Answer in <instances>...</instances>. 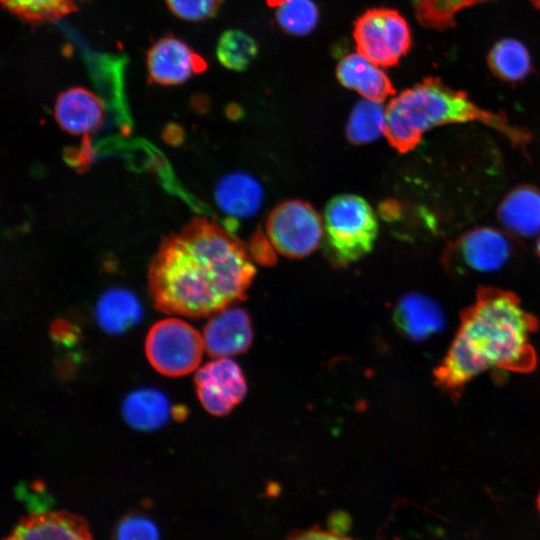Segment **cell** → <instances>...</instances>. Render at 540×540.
<instances>
[{
  "label": "cell",
  "instance_id": "obj_1",
  "mask_svg": "<svg viewBox=\"0 0 540 540\" xmlns=\"http://www.w3.org/2000/svg\"><path fill=\"white\" fill-rule=\"evenodd\" d=\"M255 271L237 238L197 216L161 241L149 264L148 289L157 309L202 317L243 300Z\"/></svg>",
  "mask_w": 540,
  "mask_h": 540
},
{
  "label": "cell",
  "instance_id": "obj_2",
  "mask_svg": "<svg viewBox=\"0 0 540 540\" xmlns=\"http://www.w3.org/2000/svg\"><path fill=\"white\" fill-rule=\"evenodd\" d=\"M537 318L512 292L482 287L466 308L453 341L434 370L437 385L453 400L477 375L491 369L528 373L537 356L531 335Z\"/></svg>",
  "mask_w": 540,
  "mask_h": 540
},
{
  "label": "cell",
  "instance_id": "obj_3",
  "mask_svg": "<svg viewBox=\"0 0 540 540\" xmlns=\"http://www.w3.org/2000/svg\"><path fill=\"white\" fill-rule=\"evenodd\" d=\"M480 122L503 133L516 144H525L528 134L512 126L501 114L487 111L462 91L429 77L402 91L386 107L385 136L399 152L412 150L427 131L445 124Z\"/></svg>",
  "mask_w": 540,
  "mask_h": 540
},
{
  "label": "cell",
  "instance_id": "obj_4",
  "mask_svg": "<svg viewBox=\"0 0 540 540\" xmlns=\"http://www.w3.org/2000/svg\"><path fill=\"white\" fill-rule=\"evenodd\" d=\"M378 234L376 215L360 196L342 194L332 198L323 216V238L332 263L345 266L373 248Z\"/></svg>",
  "mask_w": 540,
  "mask_h": 540
},
{
  "label": "cell",
  "instance_id": "obj_5",
  "mask_svg": "<svg viewBox=\"0 0 540 540\" xmlns=\"http://www.w3.org/2000/svg\"><path fill=\"white\" fill-rule=\"evenodd\" d=\"M204 350L203 336L176 318L156 322L145 342L146 356L152 367L169 377L184 376L194 371Z\"/></svg>",
  "mask_w": 540,
  "mask_h": 540
},
{
  "label": "cell",
  "instance_id": "obj_6",
  "mask_svg": "<svg viewBox=\"0 0 540 540\" xmlns=\"http://www.w3.org/2000/svg\"><path fill=\"white\" fill-rule=\"evenodd\" d=\"M353 36L357 52L381 67L396 65L411 47L409 25L393 9L364 12L354 23Z\"/></svg>",
  "mask_w": 540,
  "mask_h": 540
},
{
  "label": "cell",
  "instance_id": "obj_7",
  "mask_svg": "<svg viewBox=\"0 0 540 540\" xmlns=\"http://www.w3.org/2000/svg\"><path fill=\"white\" fill-rule=\"evenodd\" d=\"M266 233L272 248L289 258L312 253L323 238V220L317 211L301 200L277 205L266 221Z\"/></svg>",
  "mask_w": 540,
  "mask_h": 540
},
{
  "label": "cell",
  "instance_id": "obj_8",
  "mask_svg": "<svg viewBox=\"0 0 540 540\" xmlns=\"http://www.w3.org/2000/svg\"><path fill=\"white\" fill-rule=\"evenodd\" d=\"M512 251L505 233L493 227H478L463 234L446 250L444 264L458 273L495 272L508 263Z\"/></svg>",
  "mask_w": 540,
  "mask_h": 540
},
{
  "label": "cell",
  "instance_id": "obj_9",
  "mask_svg": "<svg viewBox=\"0 0 540 540\" xmlns=\"http://www.w3.org/2000/svg\"><path fill=\"white\" fill-rule=\"evenodd\" d=\"M194 380L202 406L215 416L228 414L247 393L241 368L228 358L205 364L197 371Z\"/></svg>",
  "mask_w": 540,
  "mask_h": 540
},
{
  "label": "cell",
  "instance_id": "obj_10",
  "mask_svg": "<svg viewBox=\"0 0 540 540\" xmlns=\"http://www.w3.org/2000/svg\"><path fill=\"white\" fill-rule=\"evenodd\" d=\"M149 79L160 85H178L207 69L206 61L184 41L166 35L155 41L147 53Z\"/></svg>",
  "mask_w": 540,
  "mask_h": 540
},
{
  "label": "cell",
  "instance_id": "obj_11",
  "mask_svg": "<svg viewBox=\"0 0 540 540\" xmlns=\"http://www.w3.org/2000/svg\"><path fill=\"white\" fill-rule=\"evenodd\" d=\"M252 339L249 314L239 307H227L215 313L203 329L205 350L216 358H227L247 351Z\"/></svg>",
  "mask_w": 540,
  "mask_h": 540
},
{
  "label": "cell",
  "instance_id": "obj_12",
  "mask_svg": "<svg viewBox=\"0 0 540 540\" xmlns=\"http://www.w3.org/2000/svg\"><path fill=\"white\" fill-rule=\"evenodd\" d=\"M4 540H93L88 522L68 511L34 512L21 519Z\"/></svg>",
  "mask_w": 540,
  "mask_h": 540
},
{
  "label": "cell",
  "instance_id": "obj_13",
  "mask_svg": "<svg viewBox=\"0 0 540 540\" xmlns=\"http://www.w3.org/2000/svg\"><path fill=\"white\" fill-rule=\"evenodd\" d=\"M54 115L58 125L67 133L86 135L102 125L104 104L90 90L72 87L58 95Z\"/></svg>",
  "mask_w": 540,
  "mask_h": 540
},
{
  "label": "cell",
  "instance_id": "obj_14",
  "mask_svg": "<svg viewBox=\"0 0 540 540\" xmlns=\"http://www.w3.org/2000/svg\"><path fill=\"white\" fill-rule=\"evenodd\" d=\"M394 323L401 334L421 341L440 332L445 325L441 307L430 297L419 293H409L398 302Z\"/></svg>",
  "mask_w": 540,
  "mask_h": 540
},
{
  "label": "cell",
  "instance_id": "obj_15",
  "mask_svg": "<svg viewBox=\"0 0 540 540\" xmlns=\"http://www.w3.org/2000/svg\"><path fill=\"white\" fill-rule=\"evenodd\" d=\"M336 76L344 87L357 91L370 101L382 103L395 93L384 71L359 53L342 58L337 65Z\"/></svg>",
  "mask_w": 540,
  "mask_h": 540
},
{
  "label": "cell",
  "instance_id": "obj_16",
  "mask_svg": "<svg viewBox=\"0 0 540 540\" xmlns=\"http://www.w3.org/2000/svg\"><path fill=\"white\" fill-rule=\"evenodd\" d=\"M498 219L510 233L533 237L540 233V191L533 186H518L501 201Z\"/></svg>",
  "mask_w": 540,
  "mask_h": 540
},
{
  "label": "cell",
  "instance_id": "obj_17",
  "mask_svg": "<svg viewBox=\"0 0 540 540\" xmlns=\"http://www.w3.org/2000/svg\"><path fill=\"white\" fill-rule=\"evenodd\" d=\"M263 191L251 176L235 173L223 178L216 188V201L228 215L245 218L254 215L260 208Z\"/></svg>",
  "mask_w": 540,
  "mask_h": 540
},
{
  "label": "cell",
  "instance_id": "obj_18",
  "mask_svg": "<svg viewBox=\"0 0 540 540\" xmlns=\"http://www.w3.org/2000/svg\"><path fill=\"white\" fill-rule=\"evenodd\" d=\"M127 423L138 430H154L166 423L171 411L166 396L155 389L144 388L130 393L123 403Z\"/></svg>",
  "mask_w": 540,
  "mask_h": 540
},
{
  "label": "cell",
  "instance_id": "obj_19",
  "mask_svg": "<svg viewBox=\"0 0 540 540\" xmlns=\"http://www.w3.org/2000/svg\"><path fill=\"white\" fill-rule=\"evenodd\" d=\"M142 316L137 298L123 289H111L99 299L96 318L110 334H119L134 326Z\"/></svg>",
  "mask_w": 540,
  "mask_h": 540
},
{
  "label": "cell",
  "instance_id": "obj_20",
  "mask_svg": "<svg viewBox=\"0 0 540 540\" xmlns=\"http://www.w3.org/2000/svg\"><path fill=\"white\" fill-rule=\"evenodd\" d=\"M488 65L501 80H523L531 71V59L526 47L515 39H502L495 43L488 55Z\"/></svg>",
  "mask_w": 540,
  "mask_h": 540
},
{
  "label": "cell",
  "instance_id": "obj_21",
  "mask_svg": "<svg viewBox=\"0 0 540 540\" xmlns=\"http://www.w3.org/2000/svg\"><path fill=\"white\" fill-rule=\"evenodd\" d=\"M385 126L386 108L382 103L364 99L354 106L350 114L346 136L352 144H367L385 134Z\"/></svg>",
  "mask_w": 540,
  "mask_h": 540
},
{
  "label": "cell",
  "instance_id": "obj_22",
  "mask_svg": "<svg viewBox=\"0 0 540 540\" xmlns=\"http://www.w3.org/2000/svg\"><path fill=\"white\" fill-rule=\"evenodd\" d=\"M275 10L279 26L293 35H306L318 23L319 11L312 0H266Z\"/></svg>",
  "mask_w": 540,
  "mask_h": 540
},
{
  "label": "cell",
  "instance_id": "obj_23",
  "mask_svg": "<svg viewBox=\"0 0 540 540\" xmlns=\"http://www.w3.org/2000/svg\"><path fill=\"white\" fill-rule=\"evenodd\" d=\"M257 54V42L247 33L235 29L223 32L216 47L219 62L234 71L246 70Z\"/></svg>",
  "mask_w": 540,
  "mask_h": 540
},
{
  "label": "cell",
  "instance_id": "obj_24",
  "mask_svg": "<svg viewBox=\"0 0 540 540\" xmlns=\"http://www.w3.org/2000/svg\"><path fill=\"white\" fill-rule=\"evenodd\" d=\"M78 0H1L9 12L22 20L38 24L55 21L77 10Z\"/></svg>",
  "mask_w": 540,
  "mask_h": 540
},
{
  "label": "cell",
  "instance_id": "obj_25",
  "mask_svg": "<svg viewBox=\"0 0 540 540\" xmlns=\"http://www.w3.org/2000/svg\"><path fill=\"white\" fill-rule=\"evenodd\" d=\"M490 0H413L418 22L426 28L446 30L455 25V16L464 8Z\"/></svg>",
  "mask_w": 540,
  "mask_h": 540
},
{
  "label": "cell",
  "instance_id": "obj_26",
  "mask_svg": "<svg viewBox=\"0 0 540 540\" xmlns=\"http://www.w3.org/2000/svg\"><path fill=\"white\" fill-rule=\"evenodd\" d=\"M224 0H165L168 9L178 18L203 21L216 15Z\"/></svg>",
  "mask_w": 540,
  "mask_h": 540
},
{
  "label": "cell",
  "instance_id": "obj_27",
  "mask_svg": "<svg viewBox=\"0 0 540 540\" xmlns=\"http://www.w3.org/2000/svg\"><path fill=\"white\" fill-rule=\"evenodd\" d=\"M117 540H159V530L146 516L131 515L122 519L116 530Z\"/></svg>",
  "mask_w": 540,
  "mask_h": 540
},
{
  "label": "cell",
  "instance_id": "obj_28",
  "mask_svg": "<svg viewBox=\"0 0 540 540\" xmlns=\"http://www.w3.org/2000/svg\"><path fill=\"white\" fill-rule=\"evenodd\" d=\"M283 540H356L335 530L312 527L294 531Z\"/></svg>",
  "mask_w": 540,
  "mask_h": 540
},
{
  "label": "cell",
  "instance_id": "obj_29",
  "mask_svg": "<svg viewBox=\"0 0 540 540\" xmlns=\"http://www.w3.org/2000/svg\"><path fill=\"white\" fill-rule=\"evenodd\" d=\"M529 2L540 11V0H529Z\"/></svg>",
  "mask_w": 540,
  "mask_h": 540
},
{
  "label": "cell",
  "instance_id": "obj_30",
  "mask_svg": "<svg viewBox=\"0 0 540 540\" xmlns=\"http://www.w3.org/2000/svg\"><path fill=\"white\" fill-rule=\"evenodd\" d=\"M536 252H537V255L540 258V237H539V239L537 241V244H536Z\"/></svg>",
  "mask_w": 540,
  "mask_h": 540
},
{
  "label": "cell",
  "instance_id": "obj_31",
  "mask_svg": "<svg viewBox=\"0 0 540 540\" xmlns=\"http://www.w3.org/2000/svg\"><path fill=\"white\" fill-rule=\"evenodd\" d=\"M537 509H538L539 514H540V490H539L538 496H537Z\"/></svg>",
  "mask_w": 540,
  "mask_h": 540
}]
</instances>
